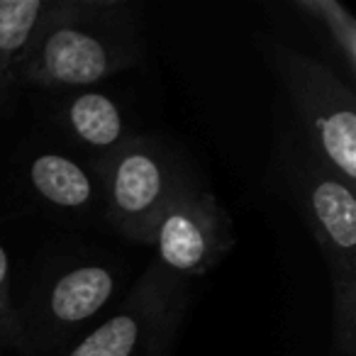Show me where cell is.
Segmentation results:
<instances>
[{
	"instance_id": "obj_1",
	"label": "cell",
	"mask_w": 356,
	"mask_h": 356,
	"mask_svg": "<svg viewBox=\"0 0 356 356\" xmlns=\"http://www.w3.org/2000/svg\"><path fill=\"white\" fill-rule=\"evenodd\" d=\"M139 8L129 0H49L20 88H95L142 59Z\"/></svg>"
},
{
	"instance_id": "obj_2",
	"label": "cell",
	"mask_w": 356,
	"mask_h": 356,
	"mask_svg": "<svg viewBox=\"0 0 356 356\" xmlns=\"http://www.w3.org/2000/svg\"><path fill=\"white\" fill-rule=\"evenodd\" d=\"M276 163L288 198L330 268L332 351L356 356V188L320 166L293 132L278 142Z\"/></svg>"
},
{
	"instance_id": "obj_3",
	"label": "cell",
	"mask_w": 356,
	"mask_h": 356,
	"mask_svg": "<svg viewBox=\"0 0 356 356\" xmlns=\"http://www.w3.org/2000/svg\"><path fill=\"white\" fill-rule=\"evenodd\" d=\"M266 56L286 90L293 137L320 166L356 188V95L327 64L276 42Z\"/></svg>"
},
{
	"instance_id": "obj_4",
	"label": "cell",
	"mask_w": 356,
	"mask_h": 356,
	"mask_svg": "<svg viewBox=\"0 0 356 356\" xmlns=\"http://www.w3.org/2000/svg\"><path fill=\"white\" fill-rule=\"evenodd\" d=\"M124 271L108 259H76L42 281L22 317L30 356L64 354L93 330L122 296Z\"/></svg>"
},
{
	"instance_id": "obj_5",
	"label": "cell",
	"mask_w": 356,
	"mask_h": 356,
	"mask_svg": "<svg viewBox=\"0 0 356 356\" xmlns=\"http://www.w3.org/2000/svg\"><path fill=\"white\" fill-rule=\"evenodd\" d=\"M188 307V281L152 261L122 300L61 356H171Z\"/></svg>"
},
{
	"instance_id": "obj_6",
	"label": "cell",
	"mask_w": 356,
	"mask_h": 356,
	"mask_svg": "<svg viewBox=\"0 0 356 356\" xmlns=\"http://www.w3.org/2000/svg\"><path fill=\"white\" fill-rule=\"evenodd\" d=\"M103 215L122 237L149 244L152 229L191 178L152 134H134L103 168Z\"/></svg>"
},
{
	"instance_id": "obj_7",
	"label": "cell",
	"mask_w": 356,
	"mask_h": 356,
	"mask_svg": "<svg viewBox=\"0 0 356 356\" xmlns=\"http://www.w3.org/2000/svg\"><path fill=\"white\" fill-rule=\"evenodd\" d=\"M232 220L210 191L191 181L171 200L152 229L154 261L178 278H195L218 266L234 247Z\"/></svg>"
},
{
	"instance_id": "obj_8",
	"label": "cell",
	"mask_w": 356,
	"mask_h": 356,
	"mask_svg": "<svg viewBox=\"0 0 356 356\" xmlns=\"http://www.w3.org/2000/svg\"><path fill=\"white\" fill-rule=\"evenodd\" d=\"M64 93L56 105V122L69 142L83 152L86 161L100 171L137 132L129 127L122 105L105 90L79 88Z\"/></svg>"
},
{
	"instance_id": "obj_9",
	"label": "cell",
	"mask_w": 356,
	"mask_h": 356,
	"mask_svg": "<svg viewBox=\"0 0 356 356\" xmlns=\"http://www.w3.org/2000/svg\"><path fill=\"white\" fill-rule=\"evenodd\" d=\"M27 186L42 205L64 215L103 210V178L86 159L64 152H40L27 163Z\"/></svg>"
},
{
	"instance_id": "obj_10",
	"label": "cell",
	"mask_w": 356,
	"mask_h": 356,
	"mask_svg": "<svg viewBox=\"0 0 356 356\" xmlns=\"http://www.w3.org/2000/svg\"><path fill=\"white\" fill-rule=\"evenodd\" d=\"M49 0H0V113L20 88L22 66Z\"/></svg>"
},
{
	"instance_id": "obj_11",
	"label": "cell",
	"mask_w": 356,
	"mask_h": 356,
	"mask_svg": "<svg viewBox=\"0 0 356 356\" xmlns=\"http://www.w3.org/2000/svg\"><path fill=\"white\" fill-rule=\"evenodd\" d=\"M293 10L317 27L332 54L344 66L346 76H356V20L339 0H291Z\"/></svg>"
},
{
	"instance_id": "obj_12",
	"label": "cell",
	"mask_w": 356,
	"mask_h": 356,
	"mask_svg": "<svg viewBox=\"0 0 356 356\" xmlns=\"http://www.w3.org/2000/svg\"><path fill=\"white\" fill-rule=\"evenodd\" d=\"M0 349L6 351L25 349L22 317L15 305V298H13L10 257H8L3 244H0Z\"/></svg>"
}]
</instances>
